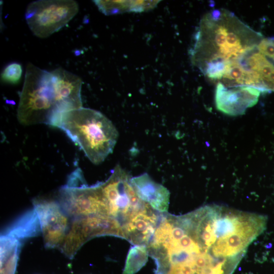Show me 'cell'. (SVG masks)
Instances as JSON below:
<instances>
[{
    "label": "cell",
    "mask_w": 274,
    "mask_h": 274,
    "mask_svg": "<svg viewBox=\"0 0 274 274\" xmlns=\"http://www.w3.org/2000/svg\"><path fill=\"white\" fill-rule=\"evenodd\" d=\"M267 217L208 204L181 215L160 213L147 245L155 274H232Z\"/></svg>",
    "instance_id": "1"
},
{
    "label": "cell",
    "mask_w": 274,
    "mask_h": 274,
    "mask_svg": "<svg viewBox=\"0 0 274 274\" xmlns=\"http://www.w3.org/2000/svg\"><path fill=\"white\" fill-rule=\"evenodd\" d=\"M260 32L246 25L229 29L214 42L208 59L211 81L228 88L274 87V54L264 49Z\"/></svg>",
    "instance_id": "2"
},
{
    "label": "cell",
    "mask_w": 274,
    "mask_h": 274,
    "mask_svg": "<svg viewBox=\"0 0 274 274\" xmlns=\"http://www.w3.org/2000/svg\"><path fill=\"white\" fill-rule=\"evenodd\" d=\"M131 178L117 165L100 185L109 215L121 226L124 239L133 245L147 246L156 230L160 213L138 196Z\"/></svg>",
    "instance_id": "3"
},
{
    "label": "cell",
    "mask_w": 274,
    "mask_h": 274,
    "mask_svg": "<svg viewBox=\"0 0 274 274\" xmlns=\"http://www.w3.org/2000/svg\"><path fill=\"white\" fill-rule=\"evenodd\" d=\"M56 127L61 129L94 164L112 153L118 138L112 122L101 112L80 108L63 113Z\"/></svg>",
    "instance_id": "4"
},
{
    "label": "cell",
    "mask_w": 274,
    "mask_h": 274,
    "mask_svg": "<svg viewBox=\"0 0 274 274\" xmlns=\"http://www.w3.org/2000/svg\"><path fill=\"white\" fill-rule=\"evenodd\" d=\"M19 122L25 125L45 124L56 127L58 118L50 72L27 64L17 109Z\"/></svg>",
    "instance_id": "5"
},
{
    "label": "cell",
    "mask_w": 274,
    "mask_h": 274,
    "mask_svg": "<svg viewBox=\"0 0 274 274\" xmlns=\"http://www.w3.org/2000/svg\"><path fill=\"white\" fill-rule=\"evenodd\" d=\"M58 202L72 218L97 215L110 217L100 182L88 185L79 168L70 175L66 184L59 190Z\"/></svg>",
    "instance_id": "6"
},
{
    "label": "cell",
    "mask_w": 274,
    "mask_h": 274,
    "mask_svg": "<svg viewBox=\"0 0 274 274\" xmlns=\"http://www.w3.org/2000/svg\"><path fill=\"white\" fill-rule=\"evenodd\" d=\"M79 11L73 0H40L27 7L25 18L33 34L46 38L64 26Z\"/></svg>",
    "instance_id": "7"
},
{
    "label": "cell",
    "mask_w": 274,
    "mask_h": 274,
    "mask_svg": "<svg viewBox=\"0 0 274 274\" xmlns=\"http://www.w3.org/2000/svg\"><path fill=\"white\" fill-rule=\"evenodd\" d=\"M105 235L124 239L121 226L112 217L97 215L74 218L59 249L67 257L72 258L87 241L95 237Z\"/></svg>",
    "instance_id": "8"
},
{
    "label": "cell",
    "mask_w": 274,
    "mask_h": 274,
    "mask_svg": "<svg viewBox=\"0 0 274 274\" xmlns=\"http://www.w3.org/2000/svg\"><path fill=\"white\" fill-rule=\"evenodd\" d=\"M33 203L45 247L59 248L69 230L72 218L58 201L35 199Z\"/></svg>",
    "instance_id": "9"
},
{
    "label": "cell",
    "mask_w": 274,
    "mask_h": 274,
    "mask_svg": "<svg viewBox=\"0 0 274 274\" xmlns=\"http://www.w3.org/2000/svg\"><path fill=\"white\" fill-rule=\"evenodd\" d=\"M50 75L58 123L63 113L82 107L81 90L83 82L79 76L61 67L50 72Z\"/></svg>",
    "instance_id": "10"
},
{
    "label": "cell",
    "mask_w": 274,
    "mask_h": 274,
    "mask_svg": "<svg viewBox=\"0 0 274 274\" xmlns=\"http://www.w3.org/2000/svg\"><path fill=\"white\" fill-rule=\"evenodd\" d=\"M260 91L250 87L228 88L217 84L216 104L217 108L226 114H242L258 101Z\"/></svg>",
    "instance_id": "11"
},
{
    "label": "cell",
    "mask_w": 274,
    "mask_h": 274,
    "mask_svg": "<svg viewBox=\"0 0 274 274\" xmlns=\"http://www.w3.org/2000/svg\"><path fill=\"white\" fill-rule=\"evenodd\" d=\"M130 181L142 200L158 212H167L169 192L165 187L155 182L147 173L132 177Z\"/></svg>",
    "instance_id": "12"
},
{
    "label": "cell",
    "mask_w": 274,
    "mask_h": 274,
    "mask_svg": "<svg viewBox=\"0 0 274 274\" xmlns=\"http://www.w3.org/2000/svg\"><path fill=\"white\" fill-rule=\"evenodd\" d=\"M1 247V274H14L19 243L12 236H3Z\"/></svg>",
    "instance_id": "13"
},
{
    "label": "cell",
    "mask_w": 274,
    "mask_h": 274,
    "mask_svg": "<svg viewBox=\"0 0 274 274\" xmlns=\"http://www.w3.org/2000/svg\"><path fill=\"white\" fill-rule=\"evenodd\" d=\"M149 256L147 246L133 245L128 252L122 274H134L139 271L147 262Z\"/></svg>",
    "instance_id": "14"
},
{
    "label": "cell",
    "mask_w": 274,
    "mask_h": 274,
    "mask_svg": "<svg viewBox=\"0 0 274 274\" xmlns=\"http://www.w3.org/2000/svg\"><path fill=\"white\" fill-rule=\"evenodd\" d=\"M22 74L21 65L17 62H12L7 65L1 74L3 82L15 84L20 80Z\"/></svg>",
    "instance_id": "15"
}]
</instances>
